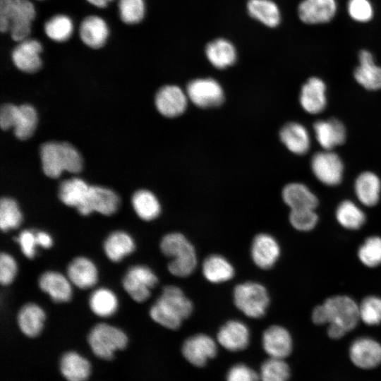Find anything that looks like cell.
Returning <instances> with one entry per match:
<instances>
[{
    "instance_id": "3957f363",
    "label": "cell",
    "mask_w": 381,
    "mask_h": 381,
    "mask_svg": "<svg viewBox=\"0 0 381 381\" xmlns=\"http://www.w3.org/2000/svg\"><path fill=\"white\" fill-rule=\"evenodd\" d=\"M35 8L29 0H0V30L10 31L16 42L28 39Z\"/></svg>"
},
{
    "instance_id": "60d3db41",
    "label": "cell",
    "mask_w": 381,
    "mask_h": 381,
    "mask_svg": "<svg viewBox=\"0 0 381 381\" xmlns=\"http://www.w3.org/2000/svg\"><path fill=\"white\" fill-rule=\"evenodd\" d=\"M73 30L71 20L65 15H56L44 25V32L51 40L62 42L67 40Z\"/></svg>"
},
{
    "instance_id": "1f68e13d",
    "label": "cell",
    "mask_w": 381,
    "mask_h": 381,
    "mask_svg": "<svg viewBox=\"0 0 381 381\" xmlns=\"http://www.w3.org/2000/svg\"><path fill=\"white\" fill-rule=\"evenodd\" d=\"M205 54L212 65L219 69L231 66L236 59L235 47L229 41L223 38L209 42L205 48Z\"/></svg>"
},
{
    "instance_id": "f6af8a7d",
    "label": "cell",
    "mask_w": 381,
    "mask_h": 381,
    "mask_svg": "<svg viewBox=\"0 0 381 381\" xmlns=\"http://www.w3.org/2000/svg\"><path fill=\"white\" fill-rule=\"evenodd\" d=\"M359 308L360 319L368 325H377L381 322V298L370 296L365 298Z\"/></svg>"
},
{
    "instance_id": "c3c4849f",
    "label": "cell",
    "mask_w": 381,
    "mask_h": 381,
    "mask_svg": "<svg viewBox=\"0 0 381 381\" xmlns=\"http://www.w3.org/2000/svg\"><path fill=\"white\" fill-rule=\"evenodd\" d=\"M13 240L17 243L21 253L28 259H33L37 255V241L35 236V230L23 229L18 236H15Z\"/></svg>"
},
{
    "instance_id": "4316f807",
    "label": "cell",
    "mask_w": 381,
    "mask_h": 381,
    "mask_svg": "<svg viewBox=\"0 0 381 381\" xmlns=\"http://www.w3.org/2000/svg\"><path fill=\"white\" fill-rule=\"evenodd\" d=\"M83 42L92 49H99L106 42L109 29L106 22L100 17L90 16L81 23L79 29Z\"/></svg>"
},
{
    "instance_id": "ee69618b",
    "label": "cell",
    "mask_w": 381,
    "mask_h": 381,
    "mask_svg": "<svg viewBox=\"0 0 381 381\" xmlns=\"http://www.w3.org/2000/svg\"><path fill=\"white\" fill-rule=\"evenodd\" d=\"M119 16L126 24H135L140 22L145 16V6L143 0H119Z\"/></svg>"
},
{
    "instance_id": "d590c367",
    "label": "cell",
    "mask_w": 381,
    "mask_h": 381,
    "mask_svg": "<svg viewBox=\"0 0 381 381\" xmlns=\"http://www.w3.org/2000/svg\"><path fill=\"white\" fill-rule=\"evenodd\" d=\"M37 123V114L30 104L17 106L13 120L15 135L20 140H26L33 133Z\"/></svg>"
},
{
    "instance_id": "4dcf8cb0",
    "label": "cell",
    "mask_w": 381,
    "mask_h": 381,
    "mask_svg": "<svg viewBox=\"0 0 381 381\" xmlns=\"http://www.w3.org/2000/svg\"><path fill=\"white\" fill-rule=\"evenodd\" d=\"M60 370L67 381H86L91 372L89 361L74 351L63 355L60 361Z\"/></svg>"
},
{
    "instance_id": "ba28073f",
    "label": "cell",
    "mask_w": 381,
    "mask_h": 381,
    "mask_svg": "<svg viewBox=\"0 0 381 381\" xmlns=\"http://www.w3.org/2000/svg\"><path fill=\"white\" fill-rule=\"evenodd\" d=\"M323 304L329 324H337L346 332L356 327L360 319L359 308L352 298L346 296H334L327 298Z\"/></svg>"
},
{
    "instance_id": "83f0119b",
    "label": "cell",
    "mask_w": 381,
    "mask_h": 381,
    "mask_svg": "<svg viewBox=\"0 0 381 381\" xmlns=\"http://www.w3.org/2000/svg\"><path fill=\"white\" fill-rule=\"evenodd\" d=\"M282 198L291 210H315L318 204L317 197L306 186L299 183L286 185L282 190Z\"/></svg>"
},
{
    "instance_id": "bcb514c9",
    "label": "cell",
    "mask_w": 381,
    "mask_h": 381,
    "mask_svg": "<svg viewBox=\"0 0 381 381\" xmlns=\"http://www.w3.org/2000/svg\"><path fill=\"white\" fill-rule=\"evenodd\" d=\"M289 221L296 229L306 231L315 226L318 217L313 209L291 210Z\"/></svg>"
},
{
    "instance_id": "ffe728a7",
    "label": "cell",
    "mask_w": 381,
    "mask_h": 381,
    "mask_svg": "<svg viewBox=\"0 0 381 381\" xmlns=\"http://www.w3.org/2000/svg\"><path fill=\"white\" fill-rule=\"evenodd\" d=\"M336 11L335 0H303L298 8L301 20L307 24L327 23Z\"/></svg>"
},
{
    "instance_id": "6da1fadb",
    "label": "cell",
    "mask_w": 381,
    "mask_h": 381,
    "mask_svg": "<svg viewBox=\"0 0 381 381\" xmlns=\"http://www.w3.org/2000/svg\"><path fill=\"white\" fill-rule=\"evenodd\" d=\"M193 311V304L178 286L163 287L159 296L150 308L149 314L155 322L169 329H177Z\"/></svg>"
},
{
    "instance_id": "8992f818",
    "label": "cell",
    "mask_w": 381,
    "mask_h": 381,
    "mask_svg": "<svg viewBox=\"0 0 381 381\" xmlns=\"http://www.w3.org/2000/svg\"><path fill=\"white\" fill-rule=\"evenodd\" d=\"M233 296L236 308L247 317L252 318L262 317L270 303L265 287L253 282H246L236 286Z\"/></svg>"
},
{
    "instance_id": "7402d4cb",
    "label": "cell",
    "mask_w": 381,
    "mask_h": 381,
    "mask_svg": "<svg viewBox=\"0 0 381 381\" xmlns=\"http://www.w3.org/2000/svg\"><path fill=\"white\" fill-rule=\"evenodd\" d=\"M102 247L106 257L111 262L117 263L135 251V243L127 231L116 230L106 237Z\"/></svg>"
},
{
    "instance_id": "d6a6232c",
    "label": "cell",
    "mask_w": 381,
    "mask_h": 381,
    "mask_svg": "<svg viewBox=\"0 0 381 381\" xmlns=\"http://www.w3.org/2000/svg\"><path fill=\"white\" fill-rule=\"evenodd\" d=\"M381 183L379 178L372 172H363L356 179V194L358 200L366 206L376 205L380 198Z\"/></svg>"
},
{
    "instance_id": "9c48e42d",
    "label": "cell",
    "mask_w": 381,
    "mask_h": 381,
    "mask_svg": "<svg viewBox=\"0 0 381 381\" xmlns=\"http://www.w3.org/2000/svg\"><path fill=\"white\" fill-rule=\"evenodd\" d=\"M120 198L112 190L107 188L90 186L83 202L76 209L83 216L97 212L105 216L115 214L119 210Z\"/></svg>"
},
{
    "instance_id": "52a82bcc",
    "label": "cell",
    "mask_w": 381,
    "mask_h": 381,
    "mask_svg": "<svg viewBox=\"0 0 381 381\" xmlns=\"http://www.w3.org/2000/svg\"><path fill=\"white\" fill-rule=\"evenodd\" d=\"M158 283L154 271L147 265H134L125 272L121 284L124 291L137 303L146 301Z\"/></svg>"
},
{
    "instance_id": "f35d334b",
    "label": "cell",
    "mask_w": 381,
    "mask_h": 381,
    "mask_svg": "<svg viewBox=\"0 0 381 381\" xmlns=\"http://www.w3.org/2000/svg\"><path fill=\"white\" fill-rule=\"evenodd\" d=\"M23 222V214L18 202L13 198L3 197L0 201V229L2 232L18 228Z\"/></svg>"
},
{
    "instance_id": "681fc988",
    "label": "cell",
    "mask_w": 381,
    "mask_h": 381,
    "mask_svg": "<svg viewBox=\"0 0 381 381\" xmlns=\"http://www.w3.org/2000/svg\"><path fill=\"white\" fill-rule=\"evenodd\" d=\"M348 11L350 16L358 22H368L373 16V7L368 0H349Z\"/></svg>"
},
{
    "instance_id": "7dc6e473",
    "label": "cell",
    "mask_w": 381,
    "mask_h": 381,
    "mask_svg": "<svg viewBox=\"0 0 381 381\" xmlns=\"http://www.w3.org/2000/svg\"><path fill=\"white\" fill-rule=\"evenodd\" d=\"M18 272V264L16 259L6 252L0 254V283L2 286H8L13 283Z\"/></svg>"
},
{
    "instance_id": "7bdbcfd3",
    "label": "cell",
    "mask_w": 381,
    "mask_h": 381,
    "mask_svg": "<svg viewBox=\"0 0 381 381\" xmlns=\"http://www.w3.org/2000/svg\"><path fill=\"white\" fill-rule=\"evenodd\" d=\"M358 255L361 262L365 266L373 267L381 264V238L371 236L368 238L360 246Z\"/></svg>"
},
{
    "instance_id": "9a60e30c",
    "label": "cell",
    "mask_w": 381,
    "mask_h": 381,
    "mask_svg": "<svg viewBox=\"0 0 381 381\" xmlns=\"http://www.w3.org/2000/svg\"><path fill=\"white\" fill-rule=\"evenodd\" d=\"M349 356L357 367L374 368L381 363V344L369 337L358 338L350 346Z\"/></svg>"
},
{
    "instance_id": "484cf974",
    "label": "cell",
    "mask_w": 381,
    "mask_h": 381,
    "mask_svg": "<svg viewBox=\"0 0 381 381\" xmlns=\"http://www.w3.org/2000/svg\"><path fill=\"white\" fill-rule=\"evenodd\" d=\"M313 129L318 143L325 150H331L345 140L344 126L337 119L318 121L315 123Z\"/></svg>"
},
{
    "instance_id": "d4e9b609",
    "label": "cell",
    "mask_w": 381,
    "mask_h": 381,
    "mask_svg": "<svg viewBox=\"0 0 381 381\" xmlns=\"http://www.w3.org/2000/svg\"><path fill=\"white\" fill-rule=\"evenodd\" d=\"M302 107L308 113L318 114L326 106L325 85L318 78H310L303 85L300 95Z\"/></svg>"
},
{
    "instance_id": "11a10c76",
    "label": "cell",
    "mask_w": 381,
    "mask_h": 381,
    "mask_svg": "<svg viewBox=\"0 0 381 381\" xmlns=\"http://www.w3.org/2000/svg\"><path fill=\"white\" fill-rule=\"evenodd\" d=\"M346 332L339 325L330 323L327 329V334L332 339H338L341 338Z\"/></svg>"
},
{
    "instance_id": "b9f144b4",
    "label": "cell",
    "mask_w": 381,
    "mask_h": 381,
    "mask_svg": "<svg viewBox=\"0 0 381 381\" xmlns=\"http://www.w3.org/2000/svg\"><path fill=\"white\" fill-rule=\"evenodd\" d=\"M259 376L261 381H288L290 369L284 359L270 357L262 364Z\"/></svg>"
},
{
    "instance_id": "4fadbf2b",
    "label": "cell",
    "mask_w": 381,
    "mask_h": 381,
    "mask_svg": "<svg viewBox=\"0 0 381 381\" xmlns=\"http://www.w3.org/2000/svg\"><path fill=\"white\" fill-rule=\"evenodd\" d=\"M40 290L47 294L55 303H67L73 296V284L66 275L54 271L47 270L38 278Z\"/></svg>"
},
{
    "instance_id": "e0dca14e",
    "label": "cell",
    "mask_w": 381,
    "mask_h": 381,
    "mask_svg": "<svg viewBox=\"0 0 381 381\" xmlns=\"http://www.w3.org/2000/svg\"><path fill=\"white\" fill-rule=\"evenodd\" d=\"M251 258L260 268H271L277 261L280 248L276 239L270 234L262 233L255 236L250 248Z\"/></svg>"
},
{
    "instance_id": "db71d44e",
    "label": "cell",
    "mask_w": 381,
    "mask_h": 381,
    "mask_svg": "<svg viewBox=\"0 0 381 381\" xmlns=\"http://www.w3.org/2000/svg\"><path fill=\"white\" fill-rule=\"evenodd\" d=\"M312 320L317 325L328 323L327 313L324 304L316 306L312 313Z\"/></svg>"
},
{
    "instance_id": "f907efd6",
    "label": "cell",
    "mask_w": 381,
    "mask_h": 381,
    "mask_svg": "<svg viewBox=\"0 0 381 381\" xmlns=\"http://www.w3.org/2000/svg\"><path fill=\"white\" fill-rule=\"evenodd\" d=\"M260 376L244 364L232 366L227 373L226 381H259Z\"/></svg>"
},
{
    "instance_id": "d6986e66",
    "label": "cell",
    "mask_w": 381,
    "mask_h": 381,
    "mask_svg": "<svg viewBox=\"0 0 381 381\" xmlns=\"http://www.w3.org/2000/svg\"><path fill=\"white\" fill-rule=\"evenodd\" d=\"M262 347L271 358L284 359L292 351V339L289 332L283 327L272 325L262 334Z\"/></svg>"
},
{
    "instance_id": "7c38bea8",
    "label": "cell",
    "mask_w": 381,
    "mask_h": 381,
    "mask_svg": "<svg viewBox=\"0 0 381 381\" xmlns=\"http://www.w3.org/2000/svg\"><path fill=\"white\" fill-rule=\"evenodd\" d=\"M181 351L189 363L202 367L216 356L217 347L215 341L208 335L197 334L185 340Z\"/></svg>"
},
{
    "instance_id": "8d00e7d4",
    "label": "cell",
    "mask_w": 381,
    "mask_h": 381,
    "mask_svg": "<svg viewBox=\"0 0 381 381\" xmlns=\"http://www.w3.org/2000/svg\"><path fill=\"white\" fill-rule=\"evenodd\" d=\"M90 186L79 178H73L62 181L59 186V198L68 207L77 208L85 200Z\"/></svg>"
},
{
    "instance_id": "ab89813d",
    "label": "cell",
    "mask_w": 381,
    "mask_h": 381,
    "mask_svg": "<svg viewBox=\"0 0 381 381\" xmlns=\"http://www.w3.org/2000/svg\"><path fill=\"white\" fill-rule=\"evenodd\" d=\"M336 217L342 226L353 230L361 227L365 221L363 212L350 200L339 204L336 211Z\"/></svg>"
},
{
    "instance_id": "cb8c5ba5",
    "label": "cell",
    "mask_w": 381,
    "mask_h": 381,
    "mask_svg": "<svg viewBox=\"0 0 381 381\" xmlns=\"http://www.w3.org/2000/svg\"><path fill=\"white\" fill-rule=\"evenodd\" d=\"M358 58L360 64L354 71L356 81L368 90L381 89V67L375 65L371 53L361 50Z\"/></svg>"
},
{
    "instance_id": "44dd1931",
    "label": "cell",
    "mask_w": 381,
    "mask_h": 381,
    "mask_svg": "<svg viewBox=\"0 0 381 381\" xmlns=\"http://www.w3.org/2000/svg\"><path fill=\"white\" fill-rule=\"evenodd\" d=\"M217 339L219 344L226 350L238 351L248 346L250 332L246 324L232 320L220 327Z\"/></svg>"
},
{
    "instance_id": "f5cc1de1",
    "label": "cell",
    "mask_w": 381,
    "mask_h": 381,
    "mask_svg": "<svg viewBox=\"0 0 381 381\" xmlns=\"http://www.w3.org/2000/svg\"><path fill=\"white\" fill-rule=\"evenodd\" d=\"M35 236L37 246L41 248L49 249L53 246V238L48 232L42 230H35Z\"/></svg>"
},
{
    "instance_id": "f546056e",
    "label": "cell",
    "mask_w": 381,
    "mask_h": 381,
    "mask_svg": "<svg viewBox=\"0 0 381 381\" xmlns=\"http://www.w3.org/2000/svg\"><path fill=\"white\" fill-rule=\"evenodd\" d=\"M279 137L285 146L295 154H305L310 147L309 134L306 128L300 123H286L281 129Z\"/></svg>"
},
{
    "instance_id": "7a4b0ae2",
    "label": "cell",
    "mask_w": 381,
    "mask_h": 381,
    "mask_svg": "<svg viewBox=\"0 0 381 381\" xmlns=\"http://www.w3.org/2000/svg\"><path fill=\"white\" fill-rule=\"evenodd\" d=\"M42 167L46 176L58 178L62 171L78 173L83 159L77 149L66 142H47L41 145Z\"/></svg>"
},
{
    "instance_id": "e575fe53",
    "label": "cell",
    "mask_w": 381,
    "mask_h": 381,
    "mask_svg": "<svg viewBox=\"0 0 381 381\" xmlns=\"http://www.w3.org/2000/svg\"><path fill=\"white\" fill-rule=\"evenodd\" d=\"M133 208L138 217L144 221H152L158 217L161 206L157 197L147 190H139L131 198Z\"/></svg>"
},
{
    "instance_id": "603a6c76",
    "label": "cell",
    "mask_w": 381,
    "mask_h": 381,
    "mask_svg": "<svg viewBox=\"0 0 381 381\" xmlns=\"http://www.w3.org/2000/svg\"><path fill=\"white\" fill-rule=\"evenodd\" d=\"M46 313L38 304L29 302L23 304L17 314V323L21 332L28 337L38 336L43 329Z\"/></svg>"
},
{
    "instance_id": "74e56055",
    "label": "cell",
    "mask_w": 381,
    "mask_h": 381,
    "mask_svg": "<svg viewBox=\"0 0 381 381\" xmlns=\"http://www.w3.org/2000/svg\"><path fill=\"white\" fill-rule=\"evenodd\" d=\"M247 8L250 16L267 27L274 28L280 22L279 9L271 0H249Z\"/></svg>"
},
{
    "instance_id": "816d5d0a",
    "label": "cell",
    "mask_w": 381,
    "mask_h": 381,
    "mask_svg": "<svg viewBox=\"0 0 381 381\" xmlns=\"http://www.w3.org/2000/svg\"><path fill=\"white\" fill-rule=\"evenodd\" d=\"M16 107L11 104H5L1 106L0 110V126L3 130H8L12 127Z\"/></svg>"
},
{
    "instance_id": "9f6ffc18",
    "label": "cell",
    "mask_w": 381,
    "mask_h": 381,
    "mask_svg": "<svg viewBox=\"0 0 381 381\" xmlns=\"http://www.w3.org/2000/svg\"><path fill=\"white\" fill-rule=\"evenodd\" d=\"M92 5L98 7L104 8L107 6V4L111 2L112 0H87Z\"/></svg>"
},
{
    "instance_id": "f1b7e54d",
    "label": "cell",
    "mask_w": 381,
    "mask_h": 381,
    "mask_svg": "<svg viewBox=\"0 0 381 381\" xmlns=\"http://www.w3.org/2000/svg\"><path fill=\"white\" fill-rule=\"evenodd\" d=\"M88 305L92 313L99 318L113 316L119 308L116 294L107 287L95 289L90 295Z\"/></svg>"
},
{
    "instance_id": "5b68a950",
    "label": "cell",
    "mask_w": 381,
    "mask_h": 381,
    "mask_svg": "<svg viewBox=\"0 0 381 381\" xmlns=\"http://www.w3.org/2000/svg\"><path fill=\"white\" fill-rule=\"evenodd\" d=\"M87 341L96 356L109 360L113 358L115 351L127 346L128 337L121 329L100 322L90 329Z\"/></svg>"
},
{
    "instance_id": "2e32d148",
    "label": "cell",
    "mask_w": 381,
    "mask_h": 381,
    "mask_svg": "<svg viewBox=\"0 0 381 381\" xmlns=\"http://www.w3.org/2000/svg\"><path fill=\"white\" fill-rule=\"evenodd\" d=\"M188 96L176 85L161 87L155 96V106L159 112L169 118L183 114L187 107Z\"/></svg>"
},
{
    "instance_id": "30bf717a",
    "label": "cell",
    "mask_w": 381,
    "mask_h": 381,
    "mask_svg": "<svg viewBox=\"0 0 381 381\" xmlns=\"http://www.w3.org/2000/svg\"><path fill=\"white\" fill-rule=\"evenodd\" d=\"M186 95L195 105L201 108L217 107L224 101L221 85L210 78L190 81L187 85Z\"/></svg>"
},
{
    "instance_id": "836d02e7",
    "label": "cell",
    "mask_w": 381,
    "mask_h": 381,
    "mask_svg": "<svg viewBox=\"0 0 381 381\" xmlns=\"http://www.w3.org/2000/svg\"><path fill=\"white\" fill-rule=\"evenodd\" d=\"M202 274L205 279L212 283H222L233 278L234 269L226 258L215 254L205 260Z\"/></svg>"
},
{
    "instance_id": "5bb4252c",
    "label": "cell",
    "mask_w": 381,
    "mask_h": 381,
    "mask_svg": "<svg viewBox=\"0 0 381 381\" xmlns=\"http://www.w3.org/2000/svg\"><path fill=\"white\" fill-rule=\"evenodd\" d=\"M66 275L73 286L83 290L94 287L99 279L97 265L85 256L72 259L66 267Z\"/></svg>"
},
{
    "instance_id": "ac0fdd59",
    "label": "cell",
    "mask_w": 381,
    "mask_h": 381,
    "mask_svg": "<svg viewBox=\"0 0 381 381\" xmlns=\"http://www.w3.org/2000/svg\"><path fill=\"white\" fill-rule=\"evenodd\" d=\"M41 44L36 40L26 39L19 42L12 52L14 65L26 73L37 71L42 66Z\"/></svg>"
},
{
    "instance_id": "277c9868",
    "label": "cell",
    "mask_w": 381,
    "mask_h": 381,
    "mask_svg": "<svg viewBox=\"0 0 381 381\" xmlns=\"http://www.w3.org/2000/svg\"><path fill=\"white\" fill-rule=\"evenodd\" d=\"M162 253L171 258L169 272L174 276L186 277L197 265V255L192 243L181 233L172 232L164 236L160 241Z\"/></svg>"
},
{
    "instance_id": "8fae6325",
    "label": "cell",
    "mask_w": 381,
    "mask_h": 381,
    "mask_svg": "<svg viewBox=\"0 0 381 381\" xmlns=\"http://www.w3.org/2000/svg\"><path fill=\"white\" fill-rule=\"evenodd\" d=\"M315 176L322 183L335 186L339 184L343 175V163L340 157L330 150L316 153L311 161Z\"/></svg>"
}]
</instances>
